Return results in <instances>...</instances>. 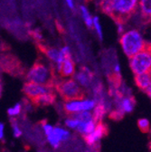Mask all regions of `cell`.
<instances>
[{
  "mask_svg": "<svg viewBox=\"0 0 151 152\" xmlns=\"http://www.w3.org/2000/svg\"><path fill=\"white\" fill-rule=\"evenodd\" d=\"M139 0H101V10L114 18L117 22L124 23L139 8Z\"/></svg>",
  "mask_w": 151,
  "mask_h": 152,
  "instance_id": "cell-1",
  "label": "cell"
},
{
  "mask_svg": "<svg viewBox=\"0 0 151 152\" xmlns=\"http://www.w3.org/2000/svg\"><path fill=\"white\" fill-rule=\"evenodd\" d=\"M26 80L29 83L44 85L54 89V86L59 80L56 77L54 67L53 64L45 61L37 60L26 73Z\"/></svg>",
  "mask_w": 151,
  "mask_h": 152,
  "instance_id": "cell-2",
  "label": "cell"
},
{
  "mask_svg": "<svg viewBox=\"0 0 151 152\" xmlns=\"http://www.w3.org/2000/svg\"><path fill=\"white\" fill-rule=\"evenodd\" d=\"M120 44L124 53L128 58H131L138 53L150 46L138 29H130L124 32L120 35Z\"/></svg>",
  "mask_w": 151,
  "mask_h": 152,
  "instance_id": "cell-3",
  "label": "cell"
},
{
  "mask_svg": "<svg viewBox=\"0 0 151 152\" xmlns=\"http://www.w3.org/2000/svg\"><path fill=\"white\" fill-rule=\"evenodd\" d=\"M54 90L57 91L61 97L66 102L82 100L85 97V91L73 79L58 81L54 86Z\"/></svg>",
  "mask_w": 151,
  "mask_h": 152,
  "instance_id": "cell-4",
  "label": "cell"
},
{
  "mask_svg": "<svg viewBox=\"0 0 151 152\" xmlns=\"http://www.w3.org/2000/svg\"><path fill=\"white\" fill-rule=\"evenodd\" d=\"M130 69L135 75L150 72L151 69V53L150 46L138 53L129 58Z\"/></svg>",
  "mask_w": 151,
  "mask_h": 152,
  "instance_id": "cell-5",
  "label": "cell"
},
{
  "mask_svg": "<svg viewBox=\"0 0 151 152\" xmlns=\"http://www.w3.org/2000/svg\"><path fill=\"white\" fill-rule=\"evenodd\" d=\"M53 91H54V89H53V88H49V87H46L44 85L36 84V83H29V82L26 83L23 87V92L26 94V96L27 98L30 99V101L40 96V95H43V94H45L48 92H52Z\"/></svg>",
  "mask_w": 151,
  "mask_h": 152,
  "instance_id": "cell-6",
  "label": "cell"
},
{
  "mask_svg": "<svg viewBox=\"0 0 151 152\" xmlns=\"http://www.w3.org/2000/svg\"><path fill=\"white\" fill-rule=\"evenodd\" d=\"M108 133V127L101 121L96 124L95 129L88 135L83 136L84 140L88 145H94L97 141H99L101 138H103Z\"/></svg>",
  "mask_w": 151,
  "mask_h": 152,
  "instance_id": "cell-7",
  "label": "cell"
},
{
  "mask_svg": "<svg viewBox=\"0 0 151 152\" xmlns=\"http://www.w3.org/2000/svg\"><path fill=\"white\" fill-rule=\"evenodd\" d=\"M135 83L137 86L145 93L147 94V96L150 97L151 95V76L150 72L135 75Z\"/></svg>",
  "mask_w": 151,
  "mask_h": 152,
  "instance_id": "cell-8",
  "label": "cell"
},
{
  "mask_svg": "<svg viewBox=\"0 0 151 152\" xmlns=\"http://www.w3.org/2000/svg\"><path fill=\"white\" fill-rule=\"evenodd\" d=\"M0 67L7 72H10L15 75H18L19 72H23L22 69L20 68V64L16 63V60L9 57H3L0 61Z\"/></svg>",
  "mask_w": 151,
  "mask_h": 152,
  "instance_id": "cell-9",
  "label": "cell"
},
{
  "mask_svg": "<svg viewBox=\"0 0 151 152\" xmlns=\"http://www.w3.org/2000/svg\"><path fill=\"white\" fill-rule=\"evenodd\" d=\"M73 80L80 86L88 87L93 81V73L87 67H82L75 74V79Z\"/></svg>",
  "mask_w": 151,
  "mask_h": 152,
  "instance_id": "cell-10",
  "label": "cell"
},
{
  "mask_svg": "<svg viewBox=\"0 0 151 152\" xmlns=\"http://www.w3.org/2000/svg\"><path fill=\"white\" fill-rule=\"evenodd\" d=\"M56 68L63 78L71 77L75 74V64L71 58H65L63 63Z\"/></svg>",
  "mask_w": 151,
  "mask_h": 152,
  "instance_id": "cell-11",
  "label": "cell"
},
{
  "mask_svg": "<svg viewBox=\"0 0 151 152\" xmlns=\"http://www.w3.org/2000/svg\"><path fill=\"white\" fill-rule=\"evenodd\" d=\"M42 49H43L42 51L44 52V55L51 62H53L56 64V67H58L64 60V57L62 54L61 50H59V49H56L53 47H47V46L43 47Z\"/></svg>",
  "mask_w": 151,
  "mask_h": 152,
  "instance_id": "cell-12",
  "label": "cell"
},
{
  "mask_svg": "<svg viewBox=\"0 0 151 152\" xmlns=\"http://www.w3.org/2000/svg\"><path fill=\"white\" fill-rule=\"evenodd\" d=\"M55 101H56L55 93L54 91H52V92L40 95V96L31 100V102L36 107H45V106H50L53 104Z\"/></svg>",
  "mask_w": 151,
  "mask_h": 152,
  "instance_id": "cell-13",
  "label": "cell"
},
{
  "mask_svg": "<svg viewBox=\"0 0 151 152\" xmlns=\"http://www.w3.org/2000/svg\"><path fill=\"white\" fill-rule=\"evenodd\" d=\"M109 105L106 103H97L94 107V110L92 113V121L96 124L102 121V119L107 112Z\"/></svg>",
  "mask_w": 151,
  "mask_h": 152,
  "instance_id": "cell-14",
  "label": "cell"
},
{
  "mask_svg": "<svg viewBox=\"0 0 151 152\" xmlns=\"http://www.w3.org/2000/svg\"><path fill=\"white\" fill-rule=\"evenodd\" d=\"M63 110L69 115H72L74 113L82 111V100L65 102L63 104Z\"/></svg>",
  "mask_w": 151,
  "mask_h": 152,
  "instance_id": "cell-15",
  "label": "cell"
},
{
  "mask_svg": "<svg viewBox=\"0 0 151 152\" xmlns=\"http://www.w3.org/2000/svg\"><path fill=\"white\" fill-rule=\"evenodd\" d=\"M139 7L140 9L141 15L145 18L150 17V15H151V0H139Z\"/></svg>",
  "mask_w": 151,
  "mask_h": 152,
  "instance_id": "cell-16",
  "label": "cell"
},
{
  "mask_svg": "<svg viewBox=\"0 0 151 152\" xmlns=\"http://www.w3.org/2000/svg\"><path fill=\"white\" fill-rule=\"evenodd\" d=\"M53 133L59 140L60 142L66 141L70 138V132L61 127H54L53 129Z\"/></svg>",
  "mask_w": 151,
  "mask_h": 152,
  "instance_id": "cell-17",
  "label": "cell"
},
{
  "mask_svg": "<svg viewBox=\"0 0 151 152\" xmlns=\"http://www.w3.org/2000/svg\"><path fill=\"white\" fill-rule=\"evenodd\" d=\"M80 12L81 15L82 16V19L85 23V25L87 26V27L89 28H92V16L89 11V9L85 7V6H81L80 7Z\"/></svg>",
  "mask_w": 151,
  "mask_h": 152,
  "instance_id": "cell-18",
  "label": "cell"
},
{
  "mask_svg": "<svg viewBox=\"0 0 151 152\" xmlns=\"http://www.w3.org/2000/svg\"><path fill=\"white\" fill-rule=\"evenodd\" d=\"M71 117L78 120L81 122H89L92 121V114L90 111H80L72 114Z\"/></svg>",
  "mask_w": 151,
  "mask_h": 152,
  "instance_id": "cell-19",
  "label": "cell"
},
{
  "mask_svg": "<svg viewBox=\"0 0 151 152\" xmlns=\"http://www.w3.org/2000/svg\"><path fill=\"white\" fill-rule=\"evenodd\" d=\"M92 28L95 30L96 34H98L99 38L102 40L103 38V32H102V27L100 22V18L98 16H94L92 18Z\"/></svg>",
  "mask_w": 151,
  "mask_h": 152,
  "instance_id": "cell-20",
  "label": "cell"
},
{
  "mask_svg": "<svg viewBox=\"0 0 151 152\" xmlns=\"http://www.w3.org/2000/svg\"><path fill=\"white\" fill-rule=\"evenodd\" d=\"M138 126L143 133H147L150 130V123L147 119L142 118L138 121Z\"/></svg>",
  "mask_w": 151,
  "mask_h": 152,
  "instance_id": "cell-21",
  "label": "cell"
},
{
  "mask_svg": "<svg viewBox=\"0 0 151 152\" xmlns=\"http://www.w3.org/2000/svg\"><path fill=\"white\" fill-rule=\"evenodd\" d=\"M96 106V101L94 100H82V111H89Z\"/></svg>",
  "mask_w": 151,
  "mask_h": 152,
  "instance_id": "cell-22",
  "label": "cell"
},
{
  "mask_svg": "<svg viewBox=\"0 0 151 152\" xmlns=\"http://www.w3.org/2000/svg\"><path fill=\"white\" fill-rule=\"evenodd\" d=\"M22 105L21 103H16L15 106H13L12 108H9L7 110V113L10 117H15V116H17L19 115V114L22 112Z\"/></svg>",
  "mask_w": 151,
  "mask_h": 152,
  "instance_id": "cell-23",
  "label": "cell"
},
{
  "mask_svg": "<svg viewBox=\"0 0 151 152\" xmlns=\"http://www.w3.org/2000/svg\"><path fill=\"white\" fill-rule=\"evenodd\" d=\"M12 121V129H13V134L15 138H20L23 135V131L21 128L18 125L17 121L14 119H11Z\"/></svg>",
  "mask_w": 151,
  "mask_h": 152,
  "instance_id": "cell-24",
  "label": "cell"
},
{
  "mask_svg": "<svg viewBox=\"0 0 151 152\" xmlns=\"http://www.w3.org/2000/svg\"><path fill=\"white\" fill-rule=\"evenodd\" d=\"M124 112L121 111L120 110H112L110 113H109V118L113 121H120L121 120L123 117H124Z\"/></svg>",
  "mask_w": 151,
  "mask_h": 152,
  "instance_id": "cell-25",
  "label": "cell"
},
{
  "mask_svg": "<svg viewBox=\"0 0 151 152\" xmlns=\"http://www.w3.org/2000/svg\"><path fill=\"white\" fill-rule=\"evenodd\" d=\"M81 121H79L78 120L74 119L72 117H70L68 119L65 120V125L70 128V129H76V128L78 127V125L80 124Z\"/></svg>",
  "mask_w": 151,
  "mask_h": 152,
  "instance_id": "cell-26",
  "label": "cell"
},
{
  "mask_svg": "<svg viewBox=\"0 0 151 152\" xmlns=\"http://www.w3.org/2000/svg\"><path fill=\"white\" fill-rule=\"evenodd\" d=\"M42 128H43V129H44V131L46 136L50 134V133L52 132V130H53V127L52 125L48 124L46 121H43L42 122Z\"/></svg>",
  "mask_w": 151,
  "mask_h": 152,
  "instance_id": "cell-27",
  "label": "cell"
},
{
  "mask_svg": "<svg viewBox=\"0 0 151 152\" xmlns=\"http://www.w3.org/2000/svg\"><path fill=\"white\" fill-rule=\"evenodd\" d=\"M61 53L63 55L64 59L65 58H71V49L69 46H63L62 49H61Z\"/></svg>",
  "mask_w": 151,
  "mask_h": 152,
  "instance_id": "cell-28",
  "label": "cell"
},
{
  "mask_svg": "<svg viewBox=\"0 0 151 152\" xmlns=\"http://www.w3.org/2000/svg\"><path fill=\"white\" fill-rule=\"evenodd\" d=\"M117 26H118V33L121 35L124 32H125V28H124V23L121 22H117Z\"/></svg>",
  "mask_w": 151,
  "mask_h": 152,
  "instance_id": "cell-29",
  "label": "cell"
},
{
  "mask_svg": "<svg viewBox=\"0 0 151 152\" xmlns=\"http://www.w3.org/2000/svg\"><path fill=\"white\" fill-rule=\"evenodd\" d=\"M4 129H5V125L0 122V140H4Z\"/></svg>",
  "mask_w": 151,
  "mask_h": 152,
  "instance_id": "cell-30",
  "label": "cell"
},
{
  "mask_svg": "<svg viewBox=\"0 0 151 152\" xmlns=\"http://www.w3.org/2000/svg\"><path fill=\"white\" fill-rule=\"evenodd\" d=\"M64 1H65V3L67 4V6H68L71 9L74 8V6H75L74 0H64Z\"/></svg>",
  "mask_w": 151,
  "mask_h": 152,
  "instance_id": "cell-31",
  "label": "cell"
},
{
  "mask_svg": "<svg viewBox=\"0 0 151 152\" xmlns=\"http://www.w3.org/2000/svg\"><path fill=\"white\" fill-rule=\"evenodd\" d=\"M1 94H2V84L0 83V97H1Z\"/></svg>",
  "mask_w": 151,
  "mask_h": 152,
  "instance_id": "cell-32",
  "label": "cell"
},
{
  "mask_svg": "<svg viewBox=\"0 0 151 152\" xmlns=\"http://www.w3.org/2000/svg\"><path fill=\"white\" fill-rule=\"evenodd\" d=\"M38 152H46V151H44V150H39Z\"/></svg>",
  "mask_w": 151,
  "mask_h": 152,
  "instance_id": "cell-33",
  "label": "cell"
}]
</instances>
